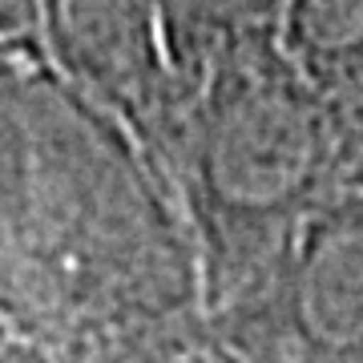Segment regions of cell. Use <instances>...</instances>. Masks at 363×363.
<instances>
[{"mask_svg":"<svg viewBox=\"0 0 363 363\" xmlns=\"http://www.w3.org/2000/svg\"><path fill=\"white\" fill-rule=\"evenodd\" d=\"M0 323L52 363H157L210 335L166 174L37 37L0 45Z\"/></svg>","mask_w":363,"mask_h":363,"instance_id":"1","label":"cell"},{"mask_svg":"<svg viewBox=\"0 0 363 363\" xmlns=\"http://www.w3.org/2000/svg\"><path fill=\"white\" fill-rule=\"evenodd\" d=\"M162 174L190 222L206 323L262 295L303 214L339 186L331 117L274 37H234L182 81Z\"/></svg>","mask_w":363,"mask_h":363,"instance_id":"2","label":"cell"},{"mask_svg":"<svg viewBox=\"0 0 363 363\" xmlns=\"http://www.w3.org/2000/svg\"><path fill=\"white\" fill-rule=\"evenodd\" d=\"M210 331L247 363H363V186L327 190L262 295Z\"/></svg>","mask_w":363,"mask_h":363,"instance_id":"3","label":"cell"},{"mask_svg":"<svg viewBox=\"0 0 363 363\" xmlns=\"http://www.w3.org/2000/svg\"><path fill=\"white\" fill-rule=\"evenodd\" d=\"M37 45L69 85L109 109L162 162L186 93L154 0H40Z\"/></svg>","mask_w":363,"mask_h":363,"instance_id":"4","label":"cell"},{"mask_svg":"<svg viewBox=\"0 0 363 363\" xmlns=\"http://www.w3.org/2000/svg\"><path fill=\"white\" fill-rule=\"evenodd\" d=\"M157 363H247V359H242L238 351H230L214 331H210V335H202L198 343H186V347L162 355Z\"/></svg>","mask_w":363,"mask_h":363,"instance_id":"5","label":"cell"},{"mask_svg":"<svg viewBox=\"0 0 363 363\" xmlns=\"http://www.w3.org/2000/svg\"><path fill=\"white\" fill-rule=\"evenodd\" d=\"M40 0H0V45L21 37H37Z\"/></svg>","mask_w":363,"mask_h":363,"instance_id":"6","label":"cell"},{"mask_svg":"<svg viewBox=\"0 0 363 363\" xmlns=\"http://www.w3.org/2000/svg\"><path fill=\"white\" fill-rule=\"evenodd\" d=\"M0 363H52V359L33 343V339H25L21 331L0 323Z\"/></svg>","mask_w":363,"mask_h":363,"instance_id":"7","label":"cell"}]
</instances>
